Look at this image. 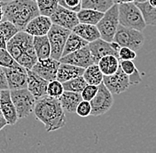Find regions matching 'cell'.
<instances>
[{
	"label": "cell",
	"instance_id": "6",
	"mask_svg": "<svg viewBox=\"0 0 156 153\" xmlns=\"http://www.w3.org/2000/svg\"><path fill=\"white\" fill-rule=\"evenodd\" d=\"M10 92L19 119L27 118L34 113L37 99L31 94L27 88L20 89H10Z\"/></svg>",
	"mask_w": 156,
	"mask_h": 153
},
{
	"label": "cell",
	"instance_id": "35",
	"mask_svg": "<svg viewBox=\"0 0 156 153\" xmlns=\"http://www.w3.org/2000/svg\"><path fill=\"white\" fill-rule=\"evenodd\" d=\"M76 113L82 117V118H86L88 116H90L91 113V105L90 101L86 100H82L80 102V104L78 105L76 108Z\"/></svg>",
	"mask_w": 156,
	"mask_h": 153
},
{
	"label": "cell",
	"instance_id": "16",
	"mask_svg": "<svg viewBox=\"0 0 156 153\" xmlns=\"http://www.w3.org/2000/svg\"><path fill=\"white\" fill-rule=\"evenodd\" d=\"M28 87L27 89L37 99L47 96L48 81L38 75L31 69L28 70Z\"/></svg>",
	"mask_w": 156,
	"mask_h": 153
},
{
	"label": "cell",
	"instance_id": "44",
	"mask_svg": "<svg viewBox=\"0 0 156 153\" xmlns=\"http://www.w3.org/2000/svg\"><path fill=\"white\" fill-rule=\"evenodd\" d=\"M148 2H149V4H150L152 6L156 7V0H149Z\"/></svg>",
	"mask_w": 156,
	"mask_h": 153
},
{
	"label": "cell",
	"instance_id": "31",
	"mask_svg": "<svg viewBox=\"0 0 156 153\" xmlns=\"http://www.w3.org/2000/svg\"><path fill=\"white\" fill-rule=\"evenodd\" d=\"M40 14L50 17L58 7V0H37Z\"/></svg>",
	"mask_w": 156,
	"mask_h": 153
},
{
	"label": "cell",
	"instance_id": "11",
	"mask_svg": "<svg viewBox=\"0 0 156 153\" xmlns=\"http://www.w3.org/2000/svg\"><path fill=\"white\" fill-rule=\"evenodd\" d=\"M103 83L113 94H121L130 86L129 75L122 71L121 67H119L115 74L112 75H104Z\"/></svg>",
	"mask_w": 156,
	"mask_h": 153
},
{
	"label": "cell",
	"instance_id": "40",
	"mask_svg": "<svg viewBox=\"0 0 156 153\" xmlns=\"http://www.w3.org/2000/svg\"><path fill=\"white\" fill-rule=\"evenodd\" d=\"M129 82H130V85H134V84H138L142 82V77L140 75L138 70H136V72L132 75H129Z\"/></svg>",
	"mask_w": 156,
	"mask_h": 153
},
{
	"label": "cell",
	"instance_id": "3",
	"mask_svg": "<svg viewBox=\"0 0 156 153\" xmlns=\"http://www.w3.org/2000/svg\"><path fill=\"white\" fill-rule=\"evenodd\" d=\"M4 19L12 22L20 30H24L29 21L40 14L37 1L12 0L2 4Z\"/></svg>",
	"mask_w": 156,
	"mask_h": 153
},
{
	"label": "cell",
	"instance_id": "36",
	"mask_svg": "<svg viewBox=\"0 0 156 153\" xmlns=\"http://www.w3.org/2000/svg\"><path fill=\"white\" fill-rule=\"evenodd\" d=\"M98 89V86L97 85H92V84H87L85 88L83 89L81 92V95L83 97V100L90 101L94 96H96Z\"/></svg>",
	"mask_w": 156,
	"mask_h": 153
},
{
	"label": "cell",
	"instance_id": "15",
	"mask_svg": "<svg viewBox=\"0 0 156 153\" xmlns=\"http://www.w3.org/2000/svg\"><path fill=\"white\" fill-rule=\"evenodd\" d=\"M51 26L52 21L50 17L39 14L38 16L35 17L29 21L24 31H26L33 37L46 36Z\"/></svg>",
	"mask_w": 156,
	"mask_h": 153
},
{
	"label": "cell",
	"instance_id": "18",
	"mask_svg": "<svg viewBox=\"0 0 156 153\" xmlns=\"http://www.w3.org/2000/svg\"><path fill=\"white\" fill-rule=\"evenodd\" d=\"M7 79L9 89H20L28 87V70L21 71L19 69L4 67Z\"/></svg>",
	"mask_w": 156,
	"mask_h": 153
},
{
	"label": "cell",
	"instance_id": "49",
	"mask_svg": "<svg viewBox=\"0 0 156 153\" xmlns=\"http://www.w3.org/2000/svg\"><path fill=\"white\" fill-rule=\"evenodd\" d=\"M35 1H37V0H35Z\"/></svg>",
	"mask_w": 156,
	"mask_h": 153
},
{
	"label": "cell",
	"instance_id": "43",
	"mask_svg": "<svg viewBox=\"0 0 156 153\" xmlns=\"http://www.w3.org/2000/svg\"><path fill=\"white\" fill-rule=\"evenodd\" d=\"M136 0H113V2L115 4H123V3H131V2H135Z\"/></svg>",
	"mask_w": 156,
	"mask_h": 153
},
{
	"label": "cell",
	"instance_id": "21",
	"mask_svg": "<svg viewBox=\"0 0 156 153\" xmlns=\"http://www.w3.org/2000/svg\"><path fill=\"white\" fill-rule=\"evenodd\" d=\"M79 37H81L88 43L93 42L97 39L100 38V33L98 31L97 25H91L86 23H78L72 30Z\"/></svg>",
	"mask_w": 156,
	"mask_h": 153
},
{
	"label": "cell",
	"instance_id": "9",
	"mask_svg": "<svg viewBox=\"0 0 156 153\" xmlns=\"http://www.w3.org/2000/svg\"><path fill=\"white\" fill-rule=\"evenodd\" d=\"M91 116H100L105 114L114 105L113 93L102 82L98 85L97 94L90 101Z\"/></svg>",
	"mask_w": 156,
	"mask_h": 153
},
{
	"label": "cell",
	"instance_id": "25",
	"mask_svg": "<svg viewBox=\"0 0 156 153\" xmlns=\"http://www.w3.org/2000/svg\"><path fill=\"white\" fill-rule=\"evenodd\" d=\"M103 15L104 12H102L87 8H82L77 12V17L80 23H86L91 25H97Z\"/></svg>",
	"mask_w": 156,
	"mask_h": 153
},
{
	"label": "cell",
	"instance_id": "20",
	"mask_svg": "<svg viewBox=\"0 0 156 153\" xmlns=\"http://www.w3.org/2000/svg\"><path fill=\"white\" fill-rule=\"evenodd\" d=\"M84 69L85 68L60 62V65L58 69V73H57V80L63 83L73 78L83 75Z\"/></svg>",
	"mask_w": 156,
	"mask_h": 153
},
{
	"label": "cell",
	"instance_id": "23",
	"mask_svg": "<svg viewBox=\"0 0 156 153\" xmlns=\"http://www.w3.org/2000/svg\"><path fill=\"white\" fill-rule=\"evenodd\" d=\"M33 43L36 54L38 59H44L51 57V44L48 37L46 36H39L34 37Z\"/></svg>",
	"mask_w": 156,
	"mask_h": 153
},
{
	"label": "cell",
	"instance_id": "33",
	"mask_svg": "<svg viewBox=\"0 0 156 153\" xmlns=\"http://www.w3.org/2000/svg\"><path fill=\"white\" fill-rule=\"evenodd\" d=\"M63 92H64V87L62 82H60L57 79L49 82L47 86V96L54 98H58L62 95Z\"/></svg>",
	"mask_w": 156,
	"mask_h": 153
},
{
	"label": "cell",
	"instance_id": "39",
	"mask_svg": "<svg viewBox=\"0 0 156 153\" xmlns=\"http://www.w3.org/2000/svg\"><path fill=\"white\" fill-rule=\"evenodd\" d=\"M4 89H9V86H8L5 69L4 67L0 66V90H4Z\"/></svg>",
	"mask_w": 156,
	"mask_h": 153
},
{
	"label": "cell",
	"instance_id": "2",
	"mask_svg": "<svg viewBox=\"0 0 156 153\" xmlns=\"http://www.w3.org/2000/svg\"><path fill=\"white\" fill-rule=\"evenodd\" d=\"M33 38V36L24 30H20L10 39L6 45V50L10 54L20 66L28 70L32 69L38 60L34 48Z\"/></svg>",
	"mask_w": 156,
	"mask_h": 153
},
{
	"label": "cell",
	"instance_id": "4",
	"mask_svg": "<svg viewBox=\"0 0 156 153\" xmlns=\"http://www.w3.org/2000/svg\"><path fill=\"white\" fill-rule=\"evenodd\" d=\"M119 21L122 26L139 31L146 27L143 14L135 2L119 4Z\"/></svg>",
	"mask_w": 156,
	"mask_h": 153
},
{
	"label": "cell",
	"instance_id": "26",
	"mask_svg": "<svg viewBox=\"0 0 156 153\" xmlns=\"http://www.w3.org/2000/svg\"><path fill=\"white\" fill-rule=\"evenodd\" d=\"M88 44H89V43L87 41H85L84 39H83L81 37H79L78 35L72 31L67 39L62 56H65L71 52H74L79 49L86 46Z\"/></svg>",
	"mask_w": 156,
	"mask_h": 153
},
{
	"label": "cell",
	"instance_id": "8",
	"mask_svg": "<svg viewBox=\"0 0 156 153\" xmlns=\"http://www.w3.org/2000/svg\"><path fill=\"white\" fill-rule=\"evenodd\" d=\"M72 31L56 24H52L51 29L49 30L48 37L51 44V57L59 60L62 57L64 47L67 42L68 36Z\"/></svg>",
	"mask_w": 156,
	"mask_h": 153
},
{
	"label": "cell",
	"instance_id": "47",
	"mask_svg": "<svg viewBox=\"0 0 156 153\" xmlns=\"http://www.w3.org/2000/svg\"><path fill=\"white\" fill-rule=\"evenodd\" d=\"M149 0H136V3H144V2H148Z\"/></svg>",
	"mask_w": 156,
	"mask_h": 153
},
{
	"label": "cell",
	"instance_id": "48",
	"mask_svg": "<svg viewBox=\"0 0 156 153\" xmlns=\"http://www.w3.org/2000/svg\"><path fill=\"white\" fill-rule=\"evenodd\" d=\"M0 115H2V113H1V110H0Z\"/></svg>",
	"mask_w": 156,
	"mask_h": 153
},
{
	"label": "cell",
	"instance_id": "10",
	"mask_svg": "<svg viewBox=\"0 0 156 153\" xmlns=\"http://www.w3.org/2000/svg\"><path fill=\"white\" fill-rule=\"evenodd\" d=\"M59 61L61 63L71 64L83 68H86L92 64H96L94 57L92 56L88 45L79 49L74 52H71L68 55L62 56Z\"/></svg>",
	"mask_w": 156,
	"mask_h": 153
},
{
	"label": "cell",
	"instance_id": "45",
	"mask_svg": "<svg viewBox=\"0 0 156 153\" xmlns=\"http://www.w3.org/2000/svg\"><path fill=\"white\" fill-rule=\"evenodd\" d=\"M3 19H4V13H3V10L1 8V9H0V21Z\"/></svg>",
	"mask_w": 156,
	"mask_h": 153
},
{
	"label": "cell",
	"instance_id": "42",
	"mask_svg": "<svg viewBox=\"0 0 156 153\" xmlns=\"http://www.w3.org/2000/svg\"><path fill=\"white\" fill-rule=\"evenodd\" d=\"M7 124V121H6V120L2 116V115H0V132H1V130L6 126Z\"/></svg>",
	"mask_w": 156,
	"mask_h": 153
},
{
	"label": "cell",
	"instance_id": "1",
	"mask_svg": "<svg viewBox=\"0 0 156 153\" xmlns=\"http://www.w3.org/2000/svg\"><path fill=\"white\" fill-rule=\"evenodd\" d=\"M37 120L44 125L47 132L60 129L66 125V115L58 98L45 96L37 100L34 109Z\"/></svg>",
	"mask_w": 156,
	"mask_h": 153
},
{
	"label": "cell",
	"instance_id": "14",
	"mask_svg": "<svg viewBox=\"0 0 156 153\" xmlns=\"http://www.w3.org/2000/svg\"><path fill=\"white\" fill-rule=\"evenodd\" d=\"M0 110L2 116L6 120L7 124L12 126L18 122L19 116L12 100L10 89L0 90Z\"/></svg>",
	"mask_w": 156,
	"mask_h": 153
},
{
	"label": "cell",
	"instance_id": "46",
	"mask_svg": "<svg viewBox=\"0 0 156 153\" xmlns=\"http://www.w3.org/2000/svg\"><path fill=\"white\" fill-rule=\"evenodd\" d=\"M12 0H0L1 4H5V3H8V2H11Z\"/></svg>",
	"mask_w": 156,
	"mask_h": 153
},
{
	"label": "cell",
	"instance_id": "29",
	"mask_svg": "<svg viewBox=\"0 0 156 153\" xmlns=\"http://www.w3.org/2000/svg\"><path fill=\"white\" fill-rule=\"evenodd\" d=\"M0 66L3 67L14 68L19 69L21 71H27L25 67L20 66L19 63L15 60V58L9 53L6 49H0Z\"/></svg>",
	"mask_w": 156,
	"mask_h": 153
},
{
	"label": "cell",
	"instance_id": "7",
	"mask_svg": "<svg viewBox=\"0 0 156 153\" xmlns=\"http://www.w3.org/2000/svg\"><path fill=\"white\" fill-rule=\"evenodd\" d=\"M113 41L118 43L121 47L125 46L137 51L144 45L145 37L142 31L119 25Z\"/></svg>",
	"mask_w": 156,
	"mask_h": 153
},
{
	"label": "cell",
	"instance_id": "38",
	"mask_svg": "<svg viewBox=\"0 0 156 153\" xmlns=\"http://www.w3.org/2000/svg\"><path fill=\"white\" fill-rule=\"evenodd\" d=\"M120 67L129 76L132 75L137 70L132 60H120Z\"/></svg>",
	"mask_w": 156,
	"mask_h": 153
},
{
	"label": "cell",
	"instance_id": "30",
	"mask_svg": "<svg viewBox=\"0 0 156 153\" xmlns=\"http://www.w3.org/2000/svg\"><path fill=\"white\" fill-rule=\"evenodd\" d=\"M62 84H63V87H64V90L81 93L88 83L86 82V81L83 78V76L81 75V76L73 78V79L69 80L68 82H65Z\"/></svg>",
	"mask_w": 156,
	"mask_h": 153
},
{
	"label": "cell",
	"instance_id": "5",
	"mask_svg": "<svg viewBox=\"0 0 156 153\" xmlns=\"http://www.w3.org/2000/svg\"><path fill=\"white\" fill-rule=\"evenodd\" d=\"M119 25V5L114 4L112 7L104 12L103 17L97 24L100 37L107 42H112Z\"/></svg>",
	"mask_w": 156,
	"mask_h": 153
},
{
	"label": "cell",
	"instance_id": "28",
	"mask_svg": "<svg viewBox=\"0 0 156 153\" xmlns=\"http://www.w3.org/2000/svg\"><path fill=\"white\" fill-rule=\"evenodd\" d=\"M113 0H82V8L93 9L105 12L114 5Z\"/></svg>",
	"mask_w": 156,
	"mask_h": 153
},
{
	"label": "cell",
	"instance_id": "12",
	"mask_svg": "<svg viewBox=\"0 0 156 153\" xmlns=\"http://www.w3.org/2000/svg\"><path fill=\"white\" fill-rule=\"evenodd\" d=\"M59 65V60L50 57L44 59H38L31 70L37 73L44 80L51 82L57 79V73Z\"/></svg>",
	"mask_w": 156,
	"mask_h": 153
},
{
	"label": "cell",
	"instance_id": "24",
	"mask_svg": "<svg viewBox=\"0 0 156 153\" xmlns=\"http://www.w3.org/2000/svg\"><path fill=\"white\" fill-rule=\"evenodd\" d=\"M83 76L85 79L88 84H92L97 86L103 82V79H104V75L102 74L98 64H92L86 67L84 69Z\"/></svg>",
	"mask_w": 156,
	"mask_h": 153
},
{
	"label": "cell",
	"instance_id": "37",
	"mask_svg": "<svg viewBox=\"0 0 156 153\" xmlns=\"http://www.w3.org/2000/svg\"><path fill=\"white\" fill-rule=\"evenodd\" d=\"M136 51L134 50L122 46L119 50V59L120 60H133L136 57Z\"/></svg>",
	"mask_w": 156,
	"mask_h": 153
},
{
	"label": "cell",
	"instance_id": "41",
	"mask_svg": "<svg viewBox=\"0 0 156 153\" xmlns=\"http://www.w3.org/2000/svg\"><path fill=\"white\" fill-rule=\"evenodd\" d=\"M7 41L5 37V36L0 32V49H6Z\"/></svg>",
	"mask_w": 156,
	"mask_h": 153
},
{
	"label": "cell",
	"instance_id": "34",
	"mask_svg": "<svg viewBox=\"0 0 156 153\" xmlns=\"http://www.w3.org/2000/svg\"><path fill=\"white\" fill-rule=\"evenodd\" d=\"M58 3L59 5L76 12L82 9V0H58Z\"/></svg>",
	"mask_w": 156,
	"mask_h": 153
},
{
	"label": "cell",
	"instance_id": "13",
	"mask_svg": "<svg viewBox=\"0 0 156 153\" xmlns=\"http://www.w3.org/2000/svg\"><path fill=\"white\" fill-rule=\"evenodd\" d=\"M50 18L52 21V24L58 25L71 31L79 23L77 12L67 9L59 5Z\"/></svg>",
	"mask_w": 156,
	"mask_h": 153
},
{
	"label": "cell",
	"instance_id": "27",
	"mask_svg": "<svg viewBox=\"0 0 156 153\" xmlns=\"http://www.w3.org/2000/svg\"><path fill=\"white\" fill-rule=\"evenodd\" d=\"M136 5L143 14L146 26H156V7L152 6L149 2L136 3Z\"/></svg>",
	"mask_w": 156,
	"mask_h": 153
},
{
	"label": "cell",
	"instance_id": "19",
	"mask_svg": "<svg viewBox=\"0 0 156 153\" xmlns=\"http://www.w3.org/2000/svg\"><path fill=\"white\" fill-rule=\"evenodd\" d=\"M58 100L65 112L75 113L76 112L78 105L83 100V97L81 93L64 90L62 95L58 97Z\"/></svg>",
	"mask_w": 156,
	"mask_h": 153
},
{
	"label": "cell",
	"instance_id": "22",
	"mask_svg": "<svg viewBox=\"0 0 156 153\" xmlns=\"http://www.w3.org/2000/svg\"><path fill=\"white\" fill-rule=\"evenodd\" d=\"M98 65L104 75H112L120 67V59L114 55H107L98 60Z\"/></svg>",
	"mask_w": 156,
	"mask_h": 153
},
{
	"label": "cell",
	"instance_id": "17",
	"mask_svg": "<svg viewBox=\"0 0 156 153\" xmlns=\"http://www.w3.org/2000/svg\"><path fill=\"white\" fill-rule=\"evenodd\" d=\"M88 46L90 48L92 56L94 57L96 64H98V60L101 57L107 55H114L119 58V54L116 50L112 47L111 42H107L101 37L93 42L89 43Z\"/></svg>",
	"mask_w": 156,
	"mask_h": 153
},
{
	"label": "cell",
	"instance_id": "32",
	"mask_svg": "<svg viewBox=\"0 0 156 153\" xmlns=\"http://www.w3.org/2000/svg\"><path fill=\"white\" fill-rule=\"evenodd\" d=\"M19 31H20L12 22L7 19H2L0 21V32L5 36L6 41L12 38Z\"/></svg>",
	"mask_w": 156,
	"mask_h": 153
}]
</instances>
